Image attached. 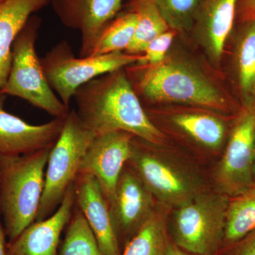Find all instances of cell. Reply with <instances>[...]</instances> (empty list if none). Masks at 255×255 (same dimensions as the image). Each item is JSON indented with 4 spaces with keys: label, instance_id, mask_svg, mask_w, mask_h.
<instances>
[{
    "label": "cell",
    "instance_id": "cell-1",
    "mask_svg": "<svg viewBox=\"0 0 255 255\" xmlns=\"http://www.w3.org/2000/svg\"><path fill=\"white\" fill-rule=\"evenodd\" d=\"M122 69L101 75L77 90L73 98L79 119L95 135L124 131L149 143H160L163 135L147 117Z\"/></svg>",
    "mask_w": 255,
    "mask_h": 255
},
{
    "label": "cell",
    "instance_id": "cell-2",
    "mask_svg": "<svg viewBox=\"0 0 255 255\" xmlns=\"http://www.w3.org/2000/svg\"><path fill=\"white\" fill-rule=\"evenodd\" d=\"M51 148L0 157V216L10 242L36 221Z\"/></svg>",
    "mask_w": 255,
    "mask_h": 255
},
{
    "label": "cell",
    "instance_id": "cell-3",
    "mask_svg": "<svg viewBox=\"0 0 255 255\" xmlns=\"http://www.w3.org/2000/svg\"><path fill=\"white\" fill-rule=\"evenodd\" d=\"M41 25V18L32 15L16 37L9 75L0 93L22 99L54 118L63 119L70 110L50 87L36 53Z\"/></svg>",
    "mask_w": 255,
    "mask_h": 255
},
{
    "label": "cell",
    "instance_id": "cell-4",
    "mask_svg": "<svg viewBox=\"0 0 255 255\" xmlns=\"http://www.w3.org/2000/svg\"><path fill=\"white\" fill-rule=\"evenodd\" d=\"M95 134L85 127L76 111H69L58 140L50 151L45 185L36 221L49 217L58 209L70 186Z\"/></svg>",
    "mask_w": 255,
    "mask_h": 255
},
{
    "label": "cell",
    "instance_id": "cell-5",
    "mask_svg": "<svg viewBox=\"0 0 255 255\" xmlns=\"http://www.w3.org/2000/svg\"><path fill=\"white\" fill-rule=\"evenodd\" d=\"M230 197L217 191L201 192L193 200L174 209L173 243L191 254L212 255L223 246Z\"/></svg>",
    "mask_w": 255,
    "mask_h": 255
},
{
    "label": "cell",
    "instance_id": "cell-6",
    "mask_svg": "<svg viewBox=\"0 0 255 255\" xmlns=\"http://www.w3.org/2000/svg\"><path fill=\"white\" fill-rule=\"evenodd\" d=\"M142 55L123 52L77 58L68 41H60L41 58L42 67L52 90L69 108L70 101L82 85L96 78L136 63Z\"/></svg>",
    "mask_w": 255,
    "mask_h": 255
},
{
    "label": "cell",
    "instance_id": "cell-7",
    "mask_svg": "<svg viewBox=\"0 0 255 255\" xmlns=\"http://www.w3.org/2000/svg\"><path fill=\"white\" fill-rule=\"evenodd\" d=\"M146 98L154 102L187 104L226 110V101L217 89L191 69L179 64L149 65L138 83Z\"/></svg>",
    "mask_w": 255,
    "mask_h": 255
},
{
    "label": "cell",
    "instance_id": "cell-8",
    "mask_svg": "<svg viewBox=\"0 0 255 255\" xmlns=\"http://www.w3.org/2000/svg\"><path fill=\"white\" fill-rule=\"evenodd\" d=\"M127 165L155 199L169 207L184 206L202 192L198 181L189 172L169 159L142 148L133 138Z\"/></svg>",
    "mask_w": 255,
    "mask_h": 255
},
{
    "label": "cell",
    "instance_id": "cell-9",
    "mask_svg": "<svg viewBox=\"0 0 255 255\" xmlns=\"http://www.w3.org/2000/svg\"><path fill=\"white\" fill-rule=\"evenodd\" d=\"M255 143V113L245 109L234 123L216 169L218 191L231 198L254 185Z\"/></svg>",
    "mask_w": 255,
    "mask_h": 255
},
{
    "label": "cell",
    "instance_id": "cell-10",
    "mask_svg": "<svg viewBox=\"0 0 255 255\" xmlns=\"http://www.w3.org/2000/svg\"><path fill=\"white\" fill-rule=\"evenodd\" d=\"M133 137L124 131L96 135L79 167L78 174H91L97 179L110 207L119 178L131 155Z\"/></svg>",
    "mask_w": 255,
    "mask_h": 255
},
{
    "label": "cell",
    "instance_id": "cell-11",
    "mask_svg": "<svg viewBox=\"0 0 255 255\" xmlns=\"http://www.w3.org/2000/svg\"><path fill=\"white\" fill-rule=\"evenodd\" d=\"M124 0H51L65 27L80 32V57L91 55L101 32L121 11Z\"/></svg>",
    "mask_w": 255,
    "mask_h": 255
},
{
    "label": "cell",
    "instance_id": "cell-12",
    "mask_svg": "<svg viewBox=\"0 0 255 255\" xmlns=\"http://www.w3.org/2000/svg\"><path fill=\"white\" fill-rule=\"evenodd\" d=\"M6 99L0 93V157L26 155L53 147L66 117L33 125L5 110Z\"/></svg>",
    "mask_w": 255,
    "mask_h": 255
},
{
    "label": "cell",
    "instance_id": "cell-13",
    "mask_svg": "<svg viewBox=\"0 0 255 255\" xmlns=\"http://www.w3.org/2000/svg\"><path fill=\"white\" fill-rule=\"evenodd\" d=\"M155 200L140 178L127 164L110 207L117 235L121 231L134 236L155 212Z\"/></svg>",
    "mask_w": 255,
    "mask_h": 255
},
{
    "label": "cell",
    "instance_id": "cell-14",
    "mask_svg": "<svg viewBox=\"0 0 255 255\" xmlns=\"http://www.w3.org/2000/svg\"><path fill=\"white\" fill-rule=\"evenodd\" d=\"M76 206L93 231L104 255H120L118 235L110 208L98 181L91 174H78L74 182Z\"/></svg>",
    "mask_w": 255,
    "mask_h": 255
},
{
    "label": "cell",
    "instance_id": "cell-15",
    "mask_svg": "<svg viewBox=\"0 0 255 255\" xmlns=\"http://www.w3.org/2000/svg\"><path fill=\"white\" fill-rule=\"evenodd\" d=\"M75 204L70 186L58 209L49 217L34 221L7 246V255H58L60 236L68 226Z\"/></svg>",
    "mask_w": 255,
    "mask_h": 255
},
{
    "label": "cell",
    "instance_id": "cell-16",
    "mask_svg": "<svg viewBox=\"0 0 255 255\" xmlns=\"http://www.w3.org/2000/svg\"><path fill=\"white\" fill-rule=\"evenodd\" d=\"M238 0H201L192 25L206 39L211 53L221 58L225 44L236 23Z\"/></svg>",
    "mask_w": 255,
    "mask_h": 255
},
{
    "label": "cell",
    "instance_id": "cell-17",
    "mask_svg": "<svg viewBox=\"0 0 255 255\" xmlns=\"http://www.w3.org/2000/svg\"><path fill=\"white\" fill-rule=\"evenodd\" d=\"M51 0H0V89L9 75L16 37L32 15Z\"/></svg>",
    "mask_w": 255,
    "mask_h": 255
},
{
    "label": "cell",
    "instance_id": "cell-18",
    "mask_svg": "<svg viewBox=\"0 0 255 255\" xmlns=\"http://www.w3.org/2000/svg\"><path fill=\"white\" fill-rule=\"evenodd\" d=\"M128 9L137 18L136 30L126 53L143 54L147 45L156 37L168 31L169 26L159 12L155 0H128Z\"/></svg>",
    "mask_w": 255,
    "mask_h": 255
},
{
    "label": "cell",
    "instance_id": "cell-19",
    "mask_svg": "<svg viewBox=\"0 0 255 255\" xmlns=\"http://www.w3.org/2000/svg\"><path fill=\"white\" fill-rule=\"evenodd\" d=\"M255 230V184L230 198L223 246L229 248Z\"/></svg>",
    "mask_w": 255,
    "mask_h": 255
},
{
    "label": "cell",
    "instance_id": "cell-20",
    "mask_svg": "<svg viewBox=\"0 0 255 255\" xmlns=\"http://www.w3.org/2000/svg\"><path fill=\"white\" fill-rule=\"evenodd\" d=\"M169 240L165 216L156 209L120 255H166Z\"/></svg>",
    "mask_w": 255,
    "mask_h": 255
},
{
    "label": "cell",
    "instance_id": "cell-21",
    "mask_svg": "<svg viewBox=\"0 0 255 255\" xmlns=\"http://www.w3.org/2000/svg\"><path fill=\"white\" fill-rule=\"evenodd\" d=\"M137 21L136 14L131 10L128 9L125 11H119L101 32L91 55H105L127 50L135 36Z\"/></svg>",
    "mask_w": 255,
    "mask_h": 255
},
{
    "label": "cell",
    "instance_id": "cell-22",
    "mask_svg": "<svg viewBox=\"0 0 255 255\" xmlns=\"http://www.w3.org/2000/svg\"><path fill=\"white\" fill-rule=\"evenodd\" d=\"M174 124L196 142L210 149L220 148L226 137V125L219 119L206 114H179Z\"/></svg>",
    "mask_w": 255,
    "mask_h": 255
},
{
    "label": "cell",
    "instance_id": "cell-23",
    "mask_svg": "<svg viewBox=\"0 0 255 255\" xmlns=\"http://www.w3.org/2000/svg\"><path fill=\"white\" fill-rule=\"evenodd\" d=\"M67 227L60 255H104L93 231L76 204Z\"/></svg>",
    "mask_w": 255,
    "mask_h": 255
},
{
    "label": "cell",
    "instance_id": "cell-24",
    "mask_svg": "<svg viewBox=\"0 0 255 255\" xmlns=\"http://www.w3.org/2000/svg\"><path fill=\"white\" fill-rule=\"evenodd\" d=\"M236 23L241 26L236 53L238 81L248 99L255 84V20Z\"/></svg>",
    "mask_w": 255,
    "mask_h": 255
},
{
    "label": "cell",
    "instance_id": "cell-25",
    "mask_svg": "<svg viewBox=\"0 0 255 255\" xmlns=\"http://www.w3.org/2000/svg\"><path fill=\"white\" fill-rule=\"evenodd\" d=\"M201 0H155L159 12L170 28L190 27Z\"/></svg>",
    "mask_w": 255,
    "mask_h": 255
},
{
    "label": "cell",
    "instance_id": "cell-26",
    "mask_svg": "<svg viewBox=\"0 0 255 255\" xmlns=\"http://www.w3.org/2000/svg\"><path fill=\"white\" fill-rule=\"evenodd\" d=\"M175 32L172 30L164 32L147 45L138 63L142 65H153L162 63L172 45Z\"/></svg>",
    "mask_w": 255,
    "mask_h": 255
},
{
    "label": "cell",
    "instance_id": "cell-27",
    "mask_svg": "<svg viewBox=\"0 0 255 255\" xmlns=\"http://www.w3.org/2000/svg\"><path fill=\"white\" fill-rule=\"evenodd\" d=\"M228 255H255V230L230 247Z\"/></svg>",
    "mask_w": 255,
    "mask_h": 255
},
{
    "label": "cell",
    "instance_id": "cell-28",
    "mask_svg": "<svg viewBox=\"0 0 255 255\" xmlns=\"http://www.w3.org/2000/svg\"><path fill=\"white\" fill-rule=\"evenodd\" d=\"M255 20V0H238L236 22Z\"/></svg>",
    "mask_w": 255,
    "mask_h": 255
},
{
    "label": "cell",
    "instance_id": "cell-29",
    "mask_svg": "<svg viewBox=\"0 0 255 255\" xmlns=\"http://www.w3.org/2000/svg\"><path fill=\"white\" fill-rule=\"evenodd\" d=\"M166 255H198L187 253L183 250L181 249L173 243V241L169 240L168 244H167V253Z\"/></svg>",
    "mask_w": 255,
    "mask_h": 255
},
{
    "label": "cell",
    "instance_id": "cell-30",
    "mask_svg": "<svg viewBox=\"0 0 255 255\" xmlns=\"http://www.w3.org/2000/svg\"><path fill=\"white\" fill-rule=\"evenodd\" d=\"M6 233H5L2 221L0 216V255H7V246L6 245Z\"/></svg>",
    "mask_w": 255,
    "mask_h": 255
},
{
    "label": "cell",
    "instance_id": "cell-31",
    "mask_svg": "<svg viewBox=\"0 0 255 255\" xmlns=\"http://www.w3.org/2000/svg\"><path fill=\"white\" fill-rule=\"evenodd\" d=\"M250 98H253V102H251L246 109L253 111V112H254L255 113V84L254 87H253V90H252L251 94H250L249 97H248V99Z\"/></svg>",
    "mask_w": 255,
    "mask_h": 255
},
{
    "label": "cell",
    "instance_id": "cell-32",
    "mask_svg": "<svg viewBox=\"0 0 255 255\" xmlns=\"http://www.w3.org/2000/svg\"><path fill=\"white\" fill-rule=\"evenodd\" d=\"M254 179L255 184V164H254Z\"/></svg>",
    "mask_w": 255,
    "mask_h": 255
}]
</instances>
